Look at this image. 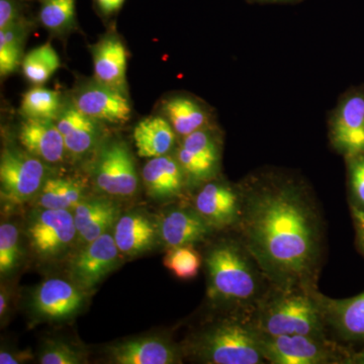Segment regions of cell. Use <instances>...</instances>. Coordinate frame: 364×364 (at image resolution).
I'll use <instances>...</instances> for the list:
<instances>
[{
    "instance_id": "1",
    "label": "cell",
    "mask_w": 364,
    "mask_h": 364,
    "mask_svg": "<svg viewBox=\"0 0 364 364\" xmlns=\"http://www.w3.org/2000/svg\"><path fill=\"white\" fill-rule=\"evenodd\" d=\"M243 245L280 289L311 284L317 270L321 232L315 208L294 184L272 183L242 196Z\"/></svg>"
},
{
    "instance_id": "2",
    "label": "cell",
    "mask_w": 364,
    "mask_h": 364,
    "mask_svg": "<svg viewBox=\"0 0 364 364\" xmlns=\"http://www.w3.org/2000/svg\"><path fill=\"white\" fill-rule=\"evenodd\" d=\"M208 294L217 305L248 306L257 301L261 279L256 261L243 244L215 242L205 254Z\"/></svg>"
},
{
    "instance_id": "3",
    "label": "cell",
    "mask_w": 364,
    "mask_h": 364,
    "mask_svg": "<svg viewBox=\"0 0 364 364\" xmlns=\"http://www.w3.org/2000/svg\"><path fill=\"white\" fill-rule=\"evenodd\" d=\"M188 351L200 363L259 364L264 363L260 334L240 321H219L205 326L188 344Z\"/></svg>"
},
{
    "instance_id": "4",
    "label": "cell",
    "mask_w": 364,
    "mask_h": 364,
    "mask_svg": "<svg viewBox=\"0 0 364 364\" xmlns=\"http://www.w3.org/2000/svg\"><path fill=\"white\" fill-rule=\"evenodd\" d=\"M282 294L263 303L256 330L267 336L306 335L324 338V315L316 296L299 289H280Z\"/></svg>"
},
{
    "instance_id": "5",
    "label": "cell",
    "mask_w": 364,
    "mask_h": 364,
    "mask_svg": "<svg viewBox=\"0 0 364 364\" xmlns=\"http://www.w3.org/2000/svg\"><path fill=\"white\" fill-rule=\"evenodd\" d=\"M25 234L31 250L43 262H56L70 252L78 239L73 213L38 208L28 215Z\"/></svg>"
},
{
    "instance_id": "6",
    "label": "cell",
    "mask_w": 364,
    "mask_h": 364,
    "mask_svg": "<svg viewBox=\"0 0 364 364\" xmlns=\"http://www.w3.org/2000/svg\"><path fill=\"white\" fill-rule=\"evenodd\" d=\"M90 176L97 191L107 196L130 198L138 191L135 160L128 145L119 139H109L100 144Z\"/></svg>"
},
{
    "instance_id": "7",
    "label": "cell",
    "mask_w": 364,
    "mask_h": 364,
    "mask_svg": "<svg viewBox=\"0 0 364 364\" xmlns=\"http://www.w3.org/2000/svg\"><path fill=\"white\" fill-rule=\"evenodd\" d=\"M90 293L74 280L51 277L33 287L26 309L35 323H65L77 317Z\"/></svg>"
},
{
    "instance_id": "8",
    "label": "cell",
    "mask_w": 364,
    "mask_h": 364,
    "mask_svg": "<svg viewBox=\"0 0 364 364\" xmlns=\"http://www.w3.org/2000/svg\"><path fill=\"white\" fill-rule=\"evenodd\" d=\"M48 164L26 150L6 147L0 157L2 202L16 207L36 198L49 177Z\"/></svg>"
},
{
    "instance_id": "9",
    "label": "cell",
    "mask_w": 364,
    "mask_h": 364,
    "mask_svg": "<svg viewBox=\"0 0 364 364\" xmlns=\"http://www.w3.org/2000/svg\"><path fill=\"white\" fill-rule=\"evenodd\" d=\"M121 262V251L117 248L114 234L109 232L85 244V247L72 256L69 263L70 279L90 294Z\"/></svg>"
},
{
    "instance_id": "10",
    "label": "cell",
    "mask_w": 364,
    "mask_h": 364,
    "mask_svg": "<svg viewBox=\"0 0 364 364\" xmlns=\"http://www.w3.org/2000/svg\"><path fill=\"white\" fill-rule=\"evenodd\" d=\"M71 102L79 111L102 124H124L132 114L128 95L102 85L95 78L78 85Z\"/></svg>"
},
{
    "instance_id": "11",
    "label": "cell",
    "mask_w": 364,
    "mask_h": 364,
    "mask_svg": "<svg viewBox=\"0 0 364 364\" xmlns=\"http://www.w3.org/2000/svg\"><path fill=\"white\" fill-rule=\"evenodd\" d=\"M260 344L265 360L273 364H323L333 358L329 345L318 337L260 334Z\"/></svg>"
},
{
    "instance_id": "12",
    "label": "cell",
    "mask_w": 364,
    "mask_h": 364,
    "mask_svg": "<svg viewBox=\"0 0 364 364\" xmlns=\"http://www.w3.org/2000/svg\"><path fill=\"white\" fill-rule=\"evenodd\" d=\"M176 157L186 179L200 182L210 181L215 176L221 152L212 132L203 128L182 138Z\"/></svg>"
},
{
    "instance_id": "13",
    "label": "cell",
    "mask_w": 364,
    "mask_h": 364,
    "mask_svg": "<svg viewBox=\"0 0 364 364\" xmlns=\"http://www.w3.org/2000/svg\"><path fill=\"white\" fill-rule=\"evenodd\" d=\"M335 147L348 158L364 154V90L342 100L332 122Z\"/></svg>"
},
{
    "instance_id": "14",
    "label": "cell",
    "mask_w": 364,
    "mask_h": 364,
    "mask_svg": "<svg viewBox=\"0 0 364 364\" xmlns=\"http://www.w3.org/2000/svg\"><path fill=\"white\" fill-rule=\"evenodd\" d=\"M55 123L63 136L67 154L76 159L97 150L102 143V123L79 111L71 100L64 102Z\"/></svg>"
},
{
    "instance_id": "15",
    "label": "cell",
    "mask_w": 364,
    "mask_h": 364,
    "mask_svg": "<svg viewBox=\"0 0 364 364\" xmlns=\"http://www.w3.org/2000/svg\"><path fill=\"white\" fill-rule=\"evenodd\" d=\"M117 364H174L181 363V353L169 339L158 335L136 337L117 342L107 348Z\"/></svg>"
},
{
    "instance_id": "16",
    "label": "cell",
    "mask_w": 364,
    "mask_h": 364,
    "mask_svg": "<svg viewBox=\"0 0 364 364\" xmlns=\"http://www.w3.org/2000/svg\"><path fill=\"white\" fill-rule=\"evenodd\" d=\"M158 224L160 243L168 249L195 245L205 240L215 230L195 207L168 208L160 215Z\"/></svg>"
},
{
    "instance_id": "17",
    "label": "cell",
    "mask_w": 364,
    "mask_h": 364,
    "mask_svg": "<svg viewBox=\"0 0 364 364\" xmlns=\"http://www.w3.org/2000/svg\"><path fill=\"white\" fill-rule=\"evenodd\" d=\"M195 208L214 229H224L240 221L242 196L226 182L210 181L196 195Z\"/></svg>"
},
{
    "instance_id": "18",
    "label": "cell",
    "mask_w": 364,
    "mask_h": 364,
    "mask_svg": "<svg viewBox=\"0 0 364 364\" xmlns=\"http://www.w3.org/2000/svg\"><path fill=\"white\" fill-rule=\"evenodd\" d=\"M114 238L122 255L136 257L150 252L160 243L158 220L142 210H133L119 218Z\"/></svg>"
},
{
    "instance_id": "19",
    "label": "cell",
    "mask_w": 364,
    "mask_h": 364,
    "mask_svg": "<svg viewBox=\"0 0 364 364\" xmlns=\"http://www.w3.org/2000/svg\"><path fill=\"white\" fill-rule=\"evenodd\" d=\"M23 149L46 164H58L67 154L63 136L55 119H26L18 130Z\"/></svg>"
},
{
    "instance_id": "20",
    "label": "cell",
    "mask_w": 364,
    "mask_h": 364,
    "mask_svg": "<svg viewBox=\"0 0 364 364\" xmlns=\"http://www.w3.org/2000/svg\"><path fill=\"white\" fill-rule=\"evenodd\" d=\"M93 78L128 95L127 88L126 46L116 35H107L91 48Z\"/></svg>"
},
{
    "instance_id": "21",
    "label": "cell",
    "mask_w": 364,
    "mask_h": 364,
    "mask_svg": "<svg viewBox=\"0 0 364 364\" xmlns=\"http://www.w3.org/2000/svg\"><path fill=\"white\" fill-rule=\"evenodd\" d=\"M144 188L152 200L168 202L181 195L186 176L176 157L151 158L142 170Z\"/></svg>"
},
{
    "instance_id": "22",
    "label": "cell",
    "mask_w": 364,
    "mask_h": 364,
    "mask_svg": "<svg viewBox=\"0 0 364 364\" xmlns=\"http://www.w3.org/2000/svg\"><path fill=\"white\" fill-rule=\"evenodd\" d=\"M73 217L79 241L85 245L114 230L121 210L112 200L85 198L74 208Z\"/></svg>"
},
{
    "instance_id": "23",
    "label": "cell",
    "mask_w": 364,
    "mask_h": 364,
    "mask_svg": "<svg viewBox=\"0 0 364 364\" xmlns=\"http://www.w3.org/2000/svg\"><path fill=\"white\" fill-rule=\"evenodd\" d=\"M325 320L338 331L353 338L364 337V293L354 298L331 299L316 296Z\"/></svg>"
},
{
    "instance_id": "24",
    "label": "cell",
    "mask_w": 364,
    "mask_h": 364,
    "mask_svg": "<svg viewBox=\"0 0 364 364\" xmlns=\"http://www.w3.org/2000/svg\"><path fill=\"white\" fill-rule=\"evenodd\" d=\"M133 138L139 156L151 159L169 154L176 143V133L166 117H150L139 122Z\"/></svg>"
},
{
    "instance_id": "25",
    "label": "cell",
    "mask_w": 364,
    "mask_h": 364,
    "mask_svg": "<svg viewBox=\"0 0 364 364\" xmlns=\"http://www.w3.org/2000/svg\"><path fill=\"white\" fill-rule=\"evenodd\" d=\"M85 186L78 179L49 176L36 198L38 208L69 210L85 200Z\"/></svg>"
},
{
    "instance_id": "26",
    "label": "cell",
    "mask_w": 364,
    "mask_h": 364,
    "mask_svg": "<svg viewBox=\"0 0 364 364\" xmlns=\"http://www.w3.org/2000/svg\"><path fill=\"white\" fill-rule=\"evenodd\" d=\"M163 114L171 124L176 135H191L193 132L207 128V112L195 100L183 97H176L165 100Z\"/></svg>"
},
{
    "instance_id": "27",
    "label": "cell",
    "mask_w": 364,
    "mask_h": 364,
    "mask_svg": "<svg viewBox=\"0 0 364 364\" xmlns=\"http://www.w3.org/2000/svg\"><path fill=\"white\" fill-rule=\"evenodd\" d=\"M32 28L26 18L0 30V75L9 76L18 70L23 59V46Z\"/></svg>"
},
{
    "instance_id": "28",
    "label": "cell",
    "mask_w": 364,
    "mask_h": 364,
    "mask_svg": "<svg viewBox=\"0 0 364 364\" xmlns=\"http://www.w3.org/2000/svg\"><path fill=\"white\" fill-rule=\"evenodd\" d=\"M38 20L48 32L54 36H65L75 30L76 0H39Z\"/></svg>"
},
{
    "instance_id": "29",
    "label": "cell",
    "mask_w": 364,
    "mask_h": 364,
    "mask_svg": "<svg viewBox=\"0 0 364 364\" xmlns=\"http://www.w3.org/2000/svg\"><path fill=\"white\" fill-rule=\"evenodd\" d=\"M63 105L58 91L36 86L23 93L20 112L25 119H55Z\"/></svg>"
},
{
    "instance_id": "30",
    "label": "cell",
    "mask_w": 364,
    "mask_h": 364,
    "mask_svg": "<svg viewBox=\"0 0 364 364\" xmlns=\"http://www.w3.org/2000/svg\"><path fill=\"white\" fill-rule=\"evenodd\" d=\"M60 58L51 44L35 48L23 57L21 70L28 82L41 86L47 82L60 68Z\"/></svg>"
},
{
    "instance_id": "31",
    "label": "cell",
    "mask_w": 364,
    "mask_h": 364,
    "mask_svg": "<svg viewBox=\"0 0 364 364\" xmlns=\"http://www.w3.org/2000/svg\"><path fill=\"white\" fill-rule=\"evenodd\" d=\"M21 251L20 230L11 222H2L0 226V274L1 279L9 277L20 267Z\"/></svg>"
},
{
    "instance_id": "32",
    "label": "cell",
    "mask_w": 364,
    "mask_h": 364,
    "mask_svg": "<svg viewBox=\"0 0 364 364\" xmlns=\"http://www.w3.org/2000/svg\"><path fill=\"white\" fill-rule=\"evenodd\" d=\"M202 256L193 245L169 248L163 258V264L179 279H195L202 267Z\"/></svg>"
},
{
    "instance_id": "33",
    "label": "cell",
    "mask_w": 364,
    "mask_h": 364,
    "mask_svg": "<svg viewBox=\"0 0 364 364\" xmlns=\"http://www.w3.org/2000/svg\"><path fill=\"white\" fill-rule=\"evenodd\" d=\"M86 360L85 349L63 339L46 340L38 353L41 364H81Z\"/></svg>"
},
{
    "instance_id": "34",
    "label": "cell",
    "mask_w": 364,
    "mask_h": 364,
    "mask_svg": "<svg viewBox=\"0 0 364 364\" xmlns=\"http://www.w3.org/2000/svg\"><path fill=\"white\" fill-rule=\"evenodd\" d=\"M349 176L354 198L364 207V154L350 158Z\"/></svg>"
},
{
    "instance_id": "35",
    "label": "cell",
    "mask_w": 364,
    "mask_h": 364,
    "mask_svg": "<svg viewBox=\"0 0 364 364\" xmlns=\"http://www.w3.org/2000/svg\"><path fill=\"white\" fill-rule=\"evenodd\" d=\"M26 18L21 11L20 0H0V30Z\"/></svg>"
},
{
    "instance_id": "36",
    "label": "cell",
    "mask_w": 364,
    "mask_h": 364,
    "mask_svg": "<svg viewBox=\"0 0 364 364\" xmlns=\"http://www.w3.org/2000/svg\"><path fill=\"white\" fill-rule=\"evenodd\" d=\"M126 0H93L95 9L104 18H111L121 11Z\"/></svg>"
},
{
    "instance_id": "37",
    "label": "cell",
    "mask_w": 364,
    "mask_h": 364,
    "mask_svg": "<svg viewBox=\"0 0 364 364\" xmlns=\"http://www.w3.org/2000/svg\"><path fill=\"white\" fill-rule=\"evenodd\" d=\"M32 358V352L28 350L13 351L1 349V351H0V363L1 364L23 363Z\"/></svg>"
},
{
    "instance_id": "38",
    "label": "cell",
    "mask_w": 364,
    "mask_h": 364,
    "mask_svg": "<svg viewBox=\"0 0 364 364\" xmlns=\"http://www.w3.org/2000/svg\"><path fill=\"white\" fill-rule=\"evenodd\" d=\"M354 215H355L356 223H358L359 239H360L361 245L364 249V210H355Z\"/></svg>"
},
{
    "instance_id": "39",
    "label": "cell",
    "mask_w": 364,
    "mask_h": 364,
    "mask_svg": "<svg viewBox=\"0 0 364 364\" xmlns=\"http://www.w3.org/2000/svg\"><path fill=\"white\" fill-rule=\"evenodd\" d=\"M9 306V294H7L6 289L2 287L1 293H0V317H1V320H4V316L6 315Z\"/></svg>"
},
{
    "instance_id": "40",
    "label": "cell",
    "mask_w": 364,
    "mask_h": 364,
    "mask_svg": "<svg viewBox=\"0 0 364 364\" xmlns=\"http://www.w3.org/2000/svg\"><path fill=\"white\" fill-rule=\"evenodd\" d=\"M261 2H287L291 0H259Z\"/></svg>"
}]
</instances>
